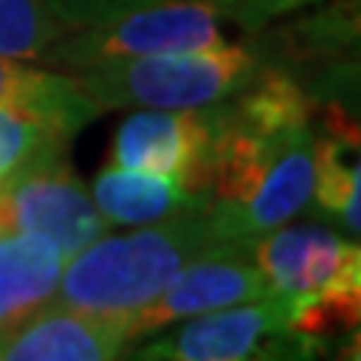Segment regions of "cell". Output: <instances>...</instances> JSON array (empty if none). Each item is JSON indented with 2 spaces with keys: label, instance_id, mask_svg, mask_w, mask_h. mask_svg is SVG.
Listing matches in <instances>:
<instances>
[{
  "label": "cell",
  "instance_id": "cell-1",
  "mask_svg": "<svg viewBox=\"0 0 361 361\" xmlns=\"http://www.w3.org/2000/svg\"><path fill=\"white\" fill-rule=\"evenodd\" d=\"M313 99L283 70H259L217 103L202 175L217 247L247 250L307 208L313 190Z\"/></svg>",
  "mask_w": 361,
  "mask_h": 361
},
{
  "label": "cell",
  "instance_id": "cell-2",
  "mask_svg": "<svg viewBox=\"0 0 361 361\" xmlns=\"http://www.w3.org/2000/svg\"><path fill=\"white\" fill-rule=\"evenodd\" d=\"M211 247L217 244L205 211L135 226L123 235H99L82 253L66 259L54 304L123 322L154 301L180 265Z\"/></svg>",
  "mask_w": 361,
  "mask_h": 361
},
{
  "label": "cell",
  "instance_id": "cell-3",
  "mask_svg": "<svg viewBox=\"0 0 361 361\" xmlns=\"http://www.w3.org/2000/svg\"><path fill=\"white\" fill-rule=\"evenodd\" d=\"M256 51L238 42L111 61L70 73L103 115L106 109H208L256 78Z\"/></svg>",
  "mask_w": 361,
  "mask_h": 361
},
{
  "label": "cell",
  "instance_id": "cell-4",
  "mask_svg": "<svg viewBox=\"0 0 361 361\" xmlns=\"http://www.w3.org/2000/svg\"><path fill=\"white\" fill-rule=\"evenodd\" d=\"M220 18L217 0H160L99 25L66 30L39 61L66 73H78L111 61L211 49L226 42Z\"/></svg>",
  "mask_w": 361,
  "mask_h": 361
},
{
  "label": "cell",
  "instance_id": "cell-5",
  "mask_svg": "<svg viewBox=\"0 0 361 361\" xmlns=\"http://www.w3.org/2000/svg\"><path fill=\"white\" fill-rule=\"evenodd\" d=\"M319 346L289 329L283 298L268 295L175 322L123 361H307Z\"/></svg>",
  "mask_w": 361,
  "mask_h": 361
},
{
  "label": "cell",
  "instance_id": "cell-6",
  "mask_svg": "<svg viewBox=\"0 0 361 361\" xmlns=\"http://www.w3.org/2000/svg\"><path fill=\"white\" fill-rule=\"evenodd\" d=\"M0 220L9 232L49 238L66 259L109 229L90 190L66 160V151L39 157L0 187Z\"/></svg>",
  "mask_w": 361,
  "mask_h": 361
},
{
  "label": "cell",
  "instance_id": "cell-7",
  "mask_svg": "<svg viewBox=\"0 0 361 361\" xmlns=\"http://www.w3.org/2000/svg\"><path fill=\"white\" fill-rule=\"evenodd\" d=\"M271 289L262 271L253 265L247 250L235 247H211V250L193 256L187 265L178 268V274L157 292L142 310L130 313L121 322L127 343L151 337L169 329L175 322H184L190 316L235 307V304L268 298Z\"/></svg>",
  "mask_w": 361,
  "mask_h": 361
},
{
  "label": "cell",
  "instance_id": "cell-8",
  "mask_svg": "<svg viewBox=\"0 0 361 361\" xmlns=\"http://www.w3.org/2000/svg\"><path fill=\"white\" fill-rule=\"evenodd\" d=\"M271 295L301 301L334 289H361V247L329 226H277L247 247Z\"/></svg>",
  "mask_w": 361,
  "mask_h": 361
},
{
  "label": "cell",
  "instance_id": "cell-9",
  "mask_svg": "<svg viewBox=\"0 0 361 361\" xmlns=\"http://www.w3.org/2000/svg\"><path fill=\"white\" fill-rule=\"evenodd\" d=\"M217 106L208 109H142L118 127L111 166L175 178L202 193Z\"/></svg>",
  "mask_w": 361,
  "mask_h": 361
},
{
  "label": "cell",
  "instance_id": "cell-10",
  "mask_svg": "<svg viewBox=\"0 0 361 361\" xmlns=\"http://www.w3.org/2000/svg\"><path fill=\"white\" fill-rule=\"evenodd\" d=\"M121 322L49 304L0 341V361H121Z\"/></svg>",
  "mask_w": 361,
  "mask_h": 361
},
{
  "label": "cell",
  "instance_id": "cell-11",
  "mask_svg": "<svg viewBox=\"0 0 361 361\" xmlns=\"http://www.w3.org/2000/svg\"><path fill=\"white\" fill-rule=\"evenodd\" d=\"M319 214L331 217L353 241L361 235V160L358 123L341 106L325 109L322 130L313 133V190Z\"/></svg>",
  "mask_w": 361,
  "mask_h": 361
},
{
  "label": "cell",
  "instance_id": "cell-12",
  "mask_svg": "<svg viewBox=\"0 0 361 361\" xmlns=\"http://www.w3.org/2000/svg\"><path fill=\"white\" fill-rule=\"evenodd\" d=\"M66 256L42 235H0V337L54 304Z\"/></svg>",
  "mask_w": 361,
  "mask_h": 361
},
{
  "label": "cell",
  "instance_id": "cell-13",
  "mask_svg": "<svg viewBox=\"0 0 361 361\" xmlns=\"http://www.w3.org/2000/svg\"><path fill=\"white\" fill-rule=\"evenodd\" d=\"M90 196L106 226H151L180 214L208 211V199L180 180L123 166L99 169Z\"/></svg>",
  "mask_w": 361,
  "mask_h": 361
},
{
  "label": "cell",
  "instance_id": "cell-14",
  "mask_svg": "<svg viewBox=\"0 0 361 361\" xmlns=\"http://www.w3.org/2000/svg\"><path fill=\"white\" fill-rule=\"evenodd\" d=\"M0 109L33 111L54 121L70 135L99 115L70 73L37 70L13 58H0Z\"/></svg>",
  "mask_w": 361,
  "mask_h": 361
},
{
  "label": "cell",
  "instance_id": "cell-15",
  "mask_svg": "<svg viewBox=\"0 0 361 361\" xmlns=\"http://www.w3.org/2000/svg\"><path fill=\"white\" fill-rule=\"evenodd\" d=\"M66 30L49 0H0V58L39 61Z\"/></svg>",
  "mask_w": 361,
  "mask_h": 361
},
{
  "label": "cell",
  "instance_id": "cell-16",
  "mask_svg": "<svg viewBox=\"0 0 361 361\" xmlns=\"http://www.w3.org/2000/svg\"><path fill=\"white\" fill-rule=\"evenodd\" d=\"M73 135L54 121L21 109H0V187L45 154L66 151Z\"/></svg>",
  "mask_w": 361,
  "mask_h": 361
},
{
  "label": "cell",
  "instance_id": "cell-17",
  "mask_svg": "<svg viewBox=\"0 0 361 361\" xmlns=\"http://www.w3.org/2000/svg\"><path fill=\"white\" fill-rule=\"evenodd\" d=\"M51 9L61 16L66 27H87V25H99L115 16H123L130 9H142L160 0H49Z\"/></svg>",
  "mask_w": 361,
  "mask_h": 361
},
{
  "label": "cell",
  "instance_id": "cell-18",
  "mask_svg": "<svg viewBox=\"0 0 361 361\" xmlns=\"http://www.w3.org/2000/svg\"><path fill=\"white\" fill-rule=\"evenodd\" d=\"M316 0H217L220 16L238 21L244 30H259L277 16H286L298 6H310Z\"/></svg>",
  "mask_w": 361,
  "mask_h": 361
},
{
  "label": "cell",
  "instance_id": "cell-19",
  "mask_svg": "<svg viewBox=\"0 0 361 361\" xmlns=\"http://www.w3.org/2000/svg\"><path fill=\"white\" fill-rule=\"evenodd\" d=\"M0 341H4V337H0Z\"/></svg>",
  "mask_w": 361,
  "mask_h": 361
}]
</instances>
